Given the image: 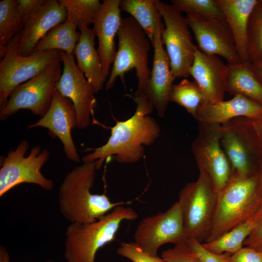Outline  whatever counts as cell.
<instances>
[{"label":"cell","mask_w":262,"mask_h":262,"mask_svg":"<svg viewBox=\"0 0 262 262\" xmlns=\"http://www.w3.org/2000/svg\"><path fill=\"white\" fill-rule=\"evenodd\" d=\"M132 98L137 105L135 113L126 120L117 121L111 128L107 142L83 156V162L95 161L98 170L111 156L119 163H134L144 156V146L152 145L158 138L160 126L148 115L153 111V105L145 96Z\"/></svg>","instance_id":"6da1fadb"},{"label":"cell","mask_w":262,"mask_h":262,"mask_svg":"<svg viewBox=\"0 0 262 262\" xmlns=\"http://www.w3.org/2000/svg\"><path fill=\"white\" fill-rule=\"evenodd\" d=\"M97 170L95 161L83 162L67 173L61 184L58 192L59 209L70 223H91L118 205L131 203L113 202L104 193H92L90 190Z\"/></svg>","instance_id":"7a4b0ae2"},{"label":"cell","mask_w":262,"mask_h":262,"mask_svg":"<svg viewBox=\"0 0 262 262\" xmlns=\"http://www.w3.org/2000/svg\"><path fill=\"white\" fill-rule=\"evenodd\" d=\"M137 217L132 208L118 205L94 222L70 223L65 233L66 262H95L97 251L115 239L121 222Z\"/></svg>","instance_id":"3957f363"},{"label":"cell","mask_w":262,"mask_h":262,"mask_svg":"<svg viewBox=\"0 0 262 262\" xmlns=\"http://www.w3.org/2000/svg\"><path fill=\"white\" fill-rule=\"evenodd\" d=\"M117 36L118 48L106 81V89L112 88L118 77L124 82L125 74L135 69L138 86L133 96H145L151 76L148 61L151 42L131 16L122 18Z\"/></svg>","instance_id":"277c9868"},{"label":"cell","mask_w":262,"mask_h":262,"mask_svg":"<svg viewBox=\"0 0 262 262\" xmlns=\"http://www.w3.org/2000/svg\"><path fill=\"white\" fill-rule=\"evenodd\" d=\"M258 172L243 178H232L217 193L215 210L209 243L242 223L260 208Z\"/></svg>","instance_id":"5b68a950"},{"label":"cell","mask_w":262,"mask_h":262,"mask_svg":"<svg viewBox=\"0 0 262 262\" xmlns=\"http://www.w3.org/2000/svg\"><path fill=\"white\" fill-rule=\"evenodd\" d=\"M217 194L203 173L197 179L187 183L179 193L180 204L187 241L204 243L212 227Z\"/></svg>","instance_id":"8992f818"},{"label":"cell","mask_w":262,"mask_h":262,"mask_svg":"<svg viewBox=\"0 0 262 262\" xmlns=\"http://www.w3.org/2000/svg\"><path fill=\"white\" fill-rule=\"evenodd\" d=\"M221 144L231 165L232 179L258 172L255 155L262 154V146L251 119L236 117L222 124Z\"/></svg>","instance_id":"52a82bcc"},{"label":"cell","mask_w":262,"mask_h":262,"mask_svg":"<svg viewBox=\"0 0 262 262\" xmlns=\"http://www.w3.org/2000/svg\"><path fill=\"white\" fill-rule=\"evenodd\" d=\"M20 33L10 42L0 62V111L6 105L12 91L40 74L51 64L62 62L61 50L33 52L27 56L18 53Z\"/></svg>","instance_id":"ba28073f"},{"label":"cell","mask_w":262,"mask_h":262,"mask_svg":"<svg viewBox=\"0 0 262 262\" xmlns=\"http://www.w3.org/2000/svg\"><path fill=\"white\" fill-rule=\"evenodd\" d=\"M29 147L28 141L23 140L3 158L0 169V197L23 183L35 184L47 191L53 188L52 180L45 177L41 172L42 166L49 159V152L46 149L42 151L41 147L36 145L25 156Z\"/></svg>","instance_id":"9c48e42d"},{"label":"cell","mask_w":262,"mask_h":262,"mask_svg":"<svg viewBox=\"0 0 262 262\" xmlns=\"http://www.w3.org/2000/svg\"><path fill=\"white\" fill-rule=\"evenodd\" d=\"M157 5L164 23L161 39L166 47L172 72L175 78H187L197 48L192 42L187 19L172 4L157 0Z\"/></svg>","instance_id":"30bf717a"},{"label":"cell","mask_w":262,"mask_h":262,"mask_svg":"<svg viewBox=\"0 0 262 262\" xmlns=\"http://www.w3.org/2000/svg\"><path fill=\"white\" fill-rule=\"evenodd\" d=\"M221 125L198 122L192 151L199 169L218 193L231 180L232 169L221 144Z\"/></svg>","instance_id":"8fae6325"},{"label":"cell","mask_w":262,"mask_h":262,"mask_svg":"<svg viewBox=\"0 0 262 262\" xmlns=\"http://www.w3.org/2000/svg\"><path fill=\"white\" fill-rule=\"evenodd\" d=\"M62 73L60 62H57L16 87L5 107L0 111V120H5L21 109L29 110L34 115L43 116L50 107L55 84Z\"/></svg>","instance_id":"7c38bea8"},{"label":"cell","mask_w":262,"mask_h":262,"mask_svg":"<svg viewBox=\"0 0 262 262\" xmlns=\"http://www.w3.org/2000/svg\"><path fill=\"white\" fill-rule=\"evenodd\" d=\"M134 242L146 252L158 256L159 247L166 243L175 245L186 243L180 204L175 202L164 212L144 217L135 231Z\"/></svg>","instance_id":"4fadbf2b"},{"label":"cell","mask_w":262,"mask_h":262,"mask_svg":"<svg viewBox=\"0 0 262 262\" xmlns=\"http://www.w3.org/2000/svg\"><path fill=\"white\" fill-rule=\"evenodd\" d=\"M61 54L64 67L55 89L72 101L76 113V128L84 129L89 126L97 106L96 92L78 67L74 54L61 51Z\"/></svg>","instance_id":"5bb4252c"},{"label":"cell","mask_w":262,"mask_h":262,"mask_svg":"<svg viewBox=\"0 0 262 262\" xmlns=\"http://www.w3.org/2000/svg\"><path fill=\"white\" fill-rule=\"evenodd\" d=\"M77 116L72 101L55 89L51 105L47 112L28 129L43 127L48 130L52 137H58L63 145L66 157L75 163H79L80 158L74 143L71 131L76 128Z\"/></svg>","instance_id":"9a60e30c"},{"label":"cell","mask_w":262,"mask_h":262,"mask_svg":"<svg viewBox=\"0 0 262 262\" xmlns=\"http://www.w3.org/2000/svg\"><path fill=\"white\" fill-rule=\"evenodd\" d=\"M164 27L160 14L156 21L152 44L154 48L153 65L145 94L161 117L165 115L169 102L170 91L176 78L172 72L170 60L161 39V33Z\"/></svg>","instance_id":"2e32d148"},{"label":"cell","mask_w":262,"mask_h":262,"mask_svg":"<svg viewBox=\"0 0 262 262\" xmlns=\"http://www.w3.org/2000/svg\"><path fill=\"white\" fill-rule=\"evenodd\" d=\"M187 19L200 51L208 55H220L229 64L242 63L225 18L207 21Z\"/></svg>","instance_id":"e0dca14e"},{"label":"cell","mask_w":262,"mask_h":262,"mask_svg":"<svg viewBox=\"0 0 262 262\" xmlns=\"http://www.w3.org/2000/svg\"><path fill=\"white\" fill-rule=\"evenodd\" d=\"M67 19L66 9L56 0H44L31 15L20 33L18 53L23 56L33 53L37 43L52 29Z\"/></svg>","instance_id":"ac0fdd59"},{"label":"cell","mask_w":262,"mask_h":262,"mask_svg":"<svg viewBox=\"0 0 262 262\" xmlns=\"http://www.w3.org/2000/svg\"><path fill=\"white\" fill-rule=\"evenodd\" d=\"M227 70V65L216 55H208L196 49L190 75L208 102L224 100Z\"/></svg>","instance_id":"d6986e66"},{"label":"cell","mask_w":262,"mask_h":262,"mask_svg":"<svg viewBox=\"0 0 262 262\" xmlns=\"http://www.w3.org/2000/svg\"><path fill=\"white\" fill-rule=\"evenodd\" d=\"M120 0H104L101 10L93 25L98 39V51L105 78L109 77L117 49L115 39L120 26Z\"/></svg>","instance_id":"ffe728a7"},{"label":"cell","mask_w":262,"mask_h":262,"mask_svg":"<svg viewBox=\"0 0 262 262\" xmlns=\"http://www.w3.org/2000/svg\"><path fill=\"white\" fill-rule=\"evenodd\" d=\"M262 115V105L241 95H235L228 100L205 103L196 119L198 122L222 125L236 117L253 119Z\"/></svg>","instance_id":"44dd1931"},{"label":"cell","mask_w":262,"mask_h":262,"mask_svg":"<svg viewBox=\"0 0 262 262\" xmlns=\"http://www.w3.org/2000/svg\"><path fill=\"white\" fill-rule=\"evenodd\" d=\"M215 0L232 33L241 62H250L247 48V28L249 16L258 0Z\"/></svg>","instance_id":"7402d4cb"},{"label":"cell","mask_w":262,"mask_h":262,"mask_svg":"<svg viewBox=\"0 0 262 262\" xmlns=\"http://www.w3.org/2000/svg\"><path fill=\"white\" fill-rule=\"evenodd\" d=\"M79 30L81 37L73 54L76 58L78 67L97 93L102 89L107 80L104 76L101 60L95 48L96 35L93 29L88 27Z\"/></svg>","instance_id":"603a6c76"},{"label":"cell","mask_w":262,"mask_h":262,"mask_svg":"<svg viewBox=\"0 0 262 262\" xmlns=\"http://www.w3.org/2000/svg\"><path fill=\"white\" fill-rule=\"evenodd\" d=\"M226 92L241 95L262 105V83L252 71L251 62L227 64Z\"/></svg>","instance_id":"cb8c5ba5"},{"label":"cell","mask_w":262,"mask_h":262,"mask_svg":"<svg viewBox=\"0 0 262 262\" xmlns=\"http://www.w3.org/2000/svg\"><path fill=\"white\" fill-rule=\"evenodd\" d=\"M262 218V203L256 212L246 220L213 241L202 244L213 253L233 254L243 247L245 241Z\"/></svg>","instance_id":"d4e9b609"},{"label":"cell","mask_w":262,"mask_h":262,"mask_svg":"<svg viewBox=\"0 0 262 262\" xmlns=\"http://www.w3.org/2000/svg\"><path fill=\"white\" fill-rule=\"evenodd\" d=\"M77 25L67 18L63 23L49 31L35 46L33 53L59 50L73 54L81 37Z\"/></svg>","instance_id":"484cf974"},{"label":"cell","mask_w":262,"mask_h":262,"mask_svg":"<svg viewBox=\"0 0 262 262\" xmlns=\"http://www.w3.org/2000/svg\"><path fill=\"white\" fill-rule=\"evenodd\" d=\"M157 0H120L121 10L129 13L140 25L152 45L156 21L160 12Z\"/></svg>","instance_id":"4316f807"},{"label":"cell","mask_w":262,"mask_h":262,"mask_svg":"<svg viewBox=\"0 0 262 262\" xmlns=\"http://www.w3.org/2000/svg\"><path fill=\"white\" fill-rule=\"evenodd\" d=\"M24 22L19 15L16 0H2L0 1V57L6 54L11 40L20 33Z\"/></svg>","instance_id":"83f0119b"},{"label":"cell","mask_w":262,"mask_h":262,"mask_svg":"<svg viewBox=\"0 0 262 262\" xmlns=\"http://www.w3.org/2000/svg\"><path fill=\"white\" fill-rule=\"evenodd\" d=\"M169 101L184 107L195 118L200 107L208 102L197 84L187 79L172 85Z\"/></svg>","instance_id":"f1b7e54d"},{"label":"cell","mask_w":262,"mask_h":262,"mask_svg":"<svg viewBox=\"0 0 262 262\" xmlns=\"http://www.w3.org/2000/svg\"><path fill=\"white\" fill-rule=\"evenodd\" d=\"M65 7L67 18L73 21L78 29L94 24L102 7L98 0H59Z\"/></svg>","instance_id":"f546056e"},{"label":"cell","mask_w":262,"mask_h":262,"mask_svg":"<svg viewBox=\"0 0 262 262\" xmlns=\"http://www.w3.org/2000/svg\"><path fill=\"white\" fill-rule=\"evenodd\" d=\"M171 1L181 12L186 14L187 19L207 21L225 18L215 0H172Z\"/></svg>","instance_id":"4dcf8cb0"},{"label":"cell","mask_w":262,"mask_h":262,"mask_svg":"<svg viewBox=\"0 0 262 262\" xmlns=\"http://www.w3.org/2000/svg\"><path fill=\"white\" fill-rule=\"evenodd\" d=\"M246 41L249 61L262 62V0H258L249 16Z\"/></svg>","instance_id":"1f68e13d"},{"label":"cell","mask_w":262,"mask_h":262,"mask_svg":"<svg viewBox=\"0 0 262 262\" xmlns=\"http://www.w3.org/2000/svg\"><path fill=\"white\" fill-rule=\"evenodd\" d=\"M119 255L132 262H164L158 256H153L144 251L135 242H122L117 248Z\"/></svg>","instance_id":"d6a6232c"},{"label":"cell","mask_w":262,"mask_h":262,"mask_svg":"<svg viewBox=\"0 0 262 262\" xmlns=\"http://www.w3.org/2000/svg\"><path fill=\"white\" fill-rule=\"evenodd\" d=\"M161 257L164 262H202L186 243L163 251Z\"/></svg>","instance_id":"836d02e7"},{"label":"cell","mask_w":262,"mask_h":262,"mask_svg":"<svg viewBox=\"0 0 262 262\" xmlns=\"http://www.w3.org/2000/svg\"><path fill=\"white\" fill-rule=\"evenodd\" d=\"M186 243L198 255L202 262H228L231 253L225 252L221 254L213 253L206 249L202 243L194 239H188Z\"/></svg>","instance_id":"e575fe53"},{"label":"cell","mask_w":262,"mask_h":262,"mask_svg":"<svg viewBox=\"0 0 262 262\" xmlns=\"http://www.w3.org/2000/svg\"><path fill=\"white\" fill-rule=\"evenodd\" d=\"M228 262H262V254L255 248L242 247L229 257Z\"/></svg>","instance_id":"d590c367"},{"label":"cell","mask_w":262,"mask_h":262,"mask_svg":"<svg viewBox=\"0 0 262 262\" xmlns=\"http://www.w3.org/2000/svg\"><path fill=\"white\" fill-rule=\"evenodd\" d=\"M44 0H16V8L24 24L31 15Z\"/></svg>","instance_id":"8d00e7d4"},{"label":"cell","mask_w":262,"mask_h":262,"mask_svg":"<svg viewBox=\"0 0 262 262\" xmlns=\"http://www.w3.org/2000/svg\"><path fill=\"white\" fill-rule=\"evenodd\" d=\"M262 244V218L246 239L244 245L256 248Z\"/></svg>","instance_id":"74e56055"},{"label":"cell","mask_w":262,"mask_h":262,"mask_svg":"<svg viewBox=\"0 0 262 262\" xmlns=\"http://www.w3.org/2000/svg\"><path fill=\"white\" fill-rule=\"evenodd\" d=\"M261 144L262 146V115L251 119Z\"/></svg>","instance_id":"f35d334b"},{"label":"cell","mask_w":262,"mask_h":262,"mask_svg":"<svg viewBox=\"0 0 262 262\" xmlns=\"http://www.w3.org/2000/svg\"><path fill=\"white\" fill-rule=\"evenodd\" d=\"M251 66L254 74L262 83V62L251 63Z\"/></svg>","instance_id":"ab89813d"},{"label":"cell","mask_w":262,"mask_h":262,"mask_svg":"<svg viewBox=\"0 0 262 262\" xmlns=\"http://www.w3.org/2000/svg\"><path fill=\"white\" fill-rule=\"evenodd\" d=\"M0 262H10L9 255L2 246H0Z\"/></svg>","instance_id":"60d3db41"},{"label":"cell","mask_w":262,"mask_h":262,"mask_svg":"<svg viewBox=\"0 0 262 262\" xmlns=\"http://www.w3.org/2000/svg\"><path fill=\"white\" fill-rule=\"evenodd\" d=\"M259 174V187H258V193L262 203V163L258 170Z\"/></svg>","instance_id":"b9f144b4"},{"label":"cell","mask_w":262,"mask_h":262,"mask_svg":"<svg viewBox=\"0 0 262 262\" xmlns=\"http://www.w3.org/2000/svg\"><path fill=\"white\" fill-rule=\"evenodd\" d=\"M255 249L262 254V244Z\"/></svg>","instance_id":"7bdbcfd3"},{"label":"cell","mask_w":262,"mask_h":262,"mask_svg":"<svg viewBox=\"0 0 262 262\" xmlns=\"http://www.w3.org/2000/svg\"><path fill=\"white\" fill-rule=\"evenodd\" d=\"M45 262H54L53 261H52V260H48V261H46Z\"/></svg>","instance_id":"ee69618b"}]
</instances>
